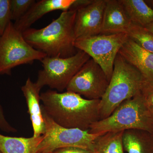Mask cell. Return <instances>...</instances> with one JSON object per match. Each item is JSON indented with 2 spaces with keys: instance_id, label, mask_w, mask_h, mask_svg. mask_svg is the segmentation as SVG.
<instances>
[{
  "instance_id": "cell-22",
  "label": "cell",
  "mask_w": 153,
  "mask_h": 153,
  "mask_svg": "<svg viewBox=\"0 0 153 153\" xmlns=\"http://www.w3.org/2000/svg\"><path fill=\"white\" fill-rule=\"evenodd\" d=\"M140 93L148 107L149 108L153 107V82L144 79Z\"/></svg>"
},
{
  "instance_id": "cell-6",
  "label": "cell",
  "mask_w": 153,
  "mask_h": 153,
  "mask_svg": "<svg viewBox=\"0 0 153 153\" xmlns=\"http://www.w3.org/2000/svg\"><path fill=\"white\" fill-rule=\"evenodd\" d=\"M90 58L85 52L79 50L73 56L66 58L46 56L41 61L43 68L38 72L36 83L41 88L48 86L62 92Z\"/></svg>"
},
{
  "instance_id": "cell-4",
  "label": "cell",
  "mask_w": 153,
  "mask_h": 153,
  "mask_svg": "<svg viewBox=\"0 0 153 153\" xmlns=\"http://www.w3.org/2000/svg\"><path fill=\"white\" fill-rule=\"evenodd\" d=\"M143 80L139 71L118 53L108 87L100 101V120L108 117L123 102L140 92Z\"/></svg>"
},
{
  "instance_id": "cell-24",
  "label": "cell",
  "mask_w": 153,
  "mask_h": 153,
  "mask_svg": "<svg viewBox=\"0 0 153 153\" xmlns=\"http://www.w3.org/2000/svg\"><path fill=\"white\" fill-rule=\"evenodd\" d=\"M12 128V126L6 119L1 105L0 104V129L3 131L9 132Z\"/></svg>"
},
{
  "instance_id": "cell-11",
  "label": "cell",
  "mask_w": 153,
  "mask_h": 153,
  "mask_svg": "<svg viewBox=\"0 0 153 153\" xmlns=\"http://www.w3.org/2000/svg\"><path fill=\"white\" fill-rule=\"evenodd\" d=\"M75 0H41L36 2L20 19L14 23L15 28L22 33L41 19L52 11L68 10Z\"/></svg>"
},
{
  "instance_id": "cell-15",
  "label": "cell",
  "mask_w": 153,
  "mask_h": 153,
  "mask_svg": "<svg viewBox=\"0 0 153 153\" xmlns=\"http://www.w3.org/2000/svg\"><path fill=\"white\" fill-rule=\"evenodd\" d=\"M124 150L127 153H153V134L141 130L123 131Z\"/></svg>"
},
{
  "instance_id": "cell-30",
  "label": "cell",
  "mask_w": 153,
  "mask_h": 153,
  "mask_svg": "<svg viewBox=\"0 0 153 153\" xmlns=\"http://www.w3.org/2000/svg\"></svg>"
},
{
  "instance_id": "cell-28",
  "label": "cell",
  "mask_w": 153,
  "mask_h": 153,
  "mask_svg": "<svg viewBox=\"0 0 153 153\" xmlns=\"http://www.w3.org/2000/svg\"><path fill=\"white\" fill-rule=\"evenodd\" d=\"M49 153V152H41V153Z\"/></svg>"
},
{
  "instance_id": "cell-16",
  "label": "cell",
  "mask_w": 153,
  "mask_h": 153,
  "mask_svg": "<svg viewBox=\"0 0 153 153\" xmlns=\"http://www.w3.org/2000/svg\"><path fill=\"white\" fill-rule=\"evenodd\" d=\"M43 135L35 137L7 136L0 134V151L2 153H36Z\"/></svg>"
},
{
  "instance_id": "cell-19",
  "label": "cell",
  "mask_w": 153,
  "mask_h": 153,
  "mask_svg": "<svg viewBox=\"0 0 153 153\" xmlns=\"http://www.w3.org/2000/svg\"><path fill=\"white\" fill-rule=\"evenodd\" d=\"M127 35L143 49L153 53V35L145 28L132 24Z\"/></svg>"
},
{
  "instance_id": "cell-7",
  "label": "cell",
  "mask_w": 153,
  "mask_h": 153,
  "mask_svg": "<svg viewBox=\"0 0 153 153\" xmlns=\"http://www.w3.org/2000/svg\"><path fill=\"white\" fill-rule=\"evenodd\" d=\"M42 112L46 131L36 153H52L58 149L70 147L93 151L95 140L103 134H92L79 129L63 127L55 123L43 110Z\"/></svg>"
},
{
  "instance_id": "cell-27",
  "label": "cell",
  "mask_w": 153,
  "mask_h": 153,
  "mask_svg": "<svg viewBox=\"0 0 153 153\" xmlns=\"http://www.w3.org/2000/svg\"><path fill=\"white\" fill-rule=\"evenodd\" d=\"M146 1L147 2L150 3V4H151V5L153 7V1Z\"/></svg>"
},
{
  "instance_id": "cell-9",
  "label": "cell",
  "mask_w": 153,
  "mask_h": 153,
  "mask_svg": "<svg viewBox=\"0 0 153 153\" xmlns=\"http://www.w3.org/2000/svg\"><path fill=\"white\" fill-rule=\"evenodd\" d=\"M109 82L101 67L90 58L70 80L66 90L87 99L100 100Z\"/></svg>"
},
{
  "instance_id": "cell-21",
  "label": "cell",
  "mask_w": 153,
  "mask_h": 153,
  "mask_svg": "<svg viewBox=\"0 0 153 153\" xmlns=\"http://www.w3.org/2000/svg\"><path fill=\"white\" fill-rule=\"evenodd\" d=\"M10 22V0H0V36Z\"/></svg>"
},
{
  "instance_id": "cell-5",
  "label": "cell",
  "mask_w": 153,
  "mask_h": 153,
  "mask_svg": "<svg viewBox=\"0 0 153 153\" xmlns=\"http://www.w3.org/2000/svg\"><path fill=\"white\" fill-rule=\"evenodd\" d=\"M47 56L33 48L10 22L0 36V75H11L13 68L41 61Z\"/></svg>"
},
{
  "instance_id": "cell-18",
  "label": "cell",
  "mask_w": 153,
  "mask_h": 153,
  "mask_svg": "<svg viewBox=\"0 0 153 153\" xmlns=\"http://www.w3.org/2000/svg\"><path fill=\"white\" fill-rule=\"evenodd\" d=\"M123 131L110 132L100 135L94 141V153H124Z\"/></svg>"
},
{
  "instance_id": "cell-12",
  "label": "cell",
  "mask_w": 153,
  "mask_h": 153,
  "mask_svg": "<svg viewBox=\"0 0 153 153\" xmlns=\"http://www.w3.org/2000/svg\"><path fill=\"white\" fill-rule=\"evenodd\" d=\"M119 53L135 67L146 81L153 82V53L141 48L128 38Z\"/></svg>"
},
{
  "instance_id": "cell-29",
  "label": "cell",
  "mask_w": 153,
  "mask_h": 153,
  "mask_svg": "<svg viewBox=\"0 0 153 153\" xmlns=\"http://www.w3.org/2000/svg\"><path fill=\"white\" fill-rule=\"evenodd\" d=\"M0 153H2L1 152V151H0Z\"/></svg>"
},
{
  "instance_id": "cell-8",
  "label": "cell",
  "mask_w": 153,
  "mask_h": 153,
  "mask_svg": "<svg viewBox=\"0 0 153 153\" xmlns=\"http://www.w3.org/2000/svg\"><path fill=\"white\" fill-rule=\"evenodd\" d=\"M128 38L126 33L100 34L76 39L74 46L77 50L85 52L101 67L109 81L116 57Z\"/></svg>"
},
{
  "instance_id": "cell-14",
  "label": "cell",
  "mask_w": 153,
  "mask_h": 153,
  "mask_svg": "<svg viewBox=\"0 0 153 153\" xmlns=\"http://www.w3.org/2000/svg\"><path fill=\"white\" fill-rule=\"evenodd\" d=\"M41 88L36 82H33L30 77H28L25 85L22 87L33 126V137H35L43 135L46 131L42 107L40 104Z\"/></svg>"
},
{
  "instance_id": "cell-13",
  "label": "cell",
  "mask_w": 153,
  "mask_h": 153,
  "mask_svg": "<svg viewBox=\"0 0 153 153\" xmlns=\"http://www.w3.org/2000/svg\"><path fill=\"white\" fill-rule=\"evenodd\" d=\"M132 25L119 0H105L101 34H127Z\"/></svg>"
},
{
  "instance_id": "cell-17",
  "label": "cell",
  "mask_w": 153,
  "mask_h": 153,
  "mask_svg": "<svg viewBox=\"0 0 153 153\" xmlns=\"http://www.w3.org/2000/svg\"><path fill=\"white\" fill-rule=\"evenodd\" d=\"M134 25L145 28L153 22V9L143 0H119Z\"/></svg>"
},
{
  "instance_id": "cell-3",
  "label": "cell",
  "mask_w": 153,
  "mask_h": 153,
  "mask_svg": "<svg viewBox=\"0 0 153 153\" xmlns=\"http://www.w3.org/2000/svg\"><path fill=\"white\" fill-rule=\"evenodd\" d=\"M131 129L153 134V118L140 92L123 102L108 117L91 125L88 132L104 134Z\"/></svg>"
},
{
  "instance_id": "cell-23",
  "label": "cell",
  "mask_w": 153,
  "mask_h": 153,
  "mask_svg": "<svg viewBox=\"0 0 153 153\" xmlns=\"http://www.w3.org/2000/svg\"><path fill=\"white\" fill-rule=\"evenodd\" d=\"M52 153H94L93 151L77 147L61 148L53 151Z\"/></svg>"
},
{
  "instance_id": "cell-1",
  "label": "cell",
  "mask_w": 153,
  "mask_h": 153,
  "mask_svg": "<svg viewBox=\"0 0 153 153\" xmlns=\"http://www.w3.org/2000/svg\"><path fill=\"white\" fill-rule=\"evenodd\" d=\"M42 109L63 127L88 131L91 126L100 120V100H88L74 92L48 90L41 94Z\"/></svg>"
},
{
  "instance_id": "cell-26",
  "label": "cell",
  "mask_w": 153,
  "mask_h": 153,
  "mask_svg": "<svg viewBox=\"0 0 153 153\" xmlns=\"http://www.w3.org/2000/svg\"><path fill=\"white\" fill-rule=\"evenodd\" d=\"M149 109L150 111L151 114H152V117L153 118V107L150 108Z\"/></svg>"
},
{
  "instance_id": "cell-25",
  "label": "cell",
  "mask_w": 153,
  "mask_h": 153,
  "mask_svg": "<svg viewBox=\"0 0 153 153\" xmlns=\"http://www.w3.org/2000/svg\"><path fill=\"white\" fill-rule=\"evenodd\" d=\"M145 28L153 35V22L145 27Z\"/></svg>"
},
{
  "instance_id": "cell-10",
  "label": "cell",
  "mask_w": 153,
  "mask_h": 153,
  "mask_svg": "<svg viewBox=\"0 0 153 153\" xmlns=\"http://www.w3.org/2000/svg\"><path fill=\"white\" fill-rule=\"evenodd\" d=\"M105 0H89L76 10L74 25L76 40L100 35Z\"/></svg>"
},
{
  "instance_id": "cell-2",
  "label": "cell",
  "mask_w": 153,
  "mask_h": 153,
  "mask_svg": "<svg viewBox=\"0 0 153 153\" xmlns=\"http://www.w3.org/2000/svg\"><path fill=\"white\" fill-rule=\"evenodd\" d=\"M76 14V10L63 11L58 18L45 27L30 28L23 32L22 35L31 47L47 57H71L78 51L74 46Z\"/></svg>"
},
{
  "instance_id": "cell-20",
  "label": "cell",
  "mask_w": 153,
  "mask_h": 153,
  "mask_svg": "<svg viewBox=\"0 0 153 153\" xmlns=\"http://www.w3.org/2000/svg\"><path fill=\"white\" fill-rule=\"evenodd\" d=\"M35 2V0H10L11 21L20 19Z\"/></svg>"
}]
</instances>
